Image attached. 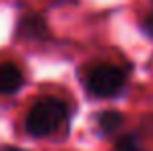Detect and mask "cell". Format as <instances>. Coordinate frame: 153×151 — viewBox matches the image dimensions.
<instances>
[{
  "label": "cell",
  "mask_w": 153,
  "mask_h": 151,
  "mask_svg": "<svg viewBox=\"0 0 153 151\" xmlns=\"http://www.w3.org/2000/svg\"><path fill=\"white\" fill-rule=\"evenodd\" d=\"M25 87V73L17 62H0V95H17Z\"/></svg>",
  "instance_id": "277c9868"
},
{
  "label": "cell",
  "mask_w": 153,
  "mask_h": 151,
  "mask_svg": "<svg viewBox=\"0 0 153 151\" xmlns=\"http://www.w3.org/2000/svg\"><path fill=\"white\" fill-rule=\"evenodd\" d=\"M126 118L120 110H103L95 116V126L102 137H116L124 126Z\"/></svg>",
  "instance_id": "5b68a950"
},
{
  "label": "cell",
  "mask_w": 153,
  "mask_h": 151,
  "mask_svg": "<svg viewBox=\"0 0 153 151\" xmlns=\"http://www.w3.org/2000/svg\"><path fill=\"white\" fill-rule=\"evenodd\" d=\"M128 85L126 68L112 64V62H100L87 68L83 77L85 91L95 100H114L124 93Z\"/></svg>",
  "instance_id": "7a4b0ae2"
},
{
  "label": "cell",
  "mask_w": 153,
  "mask_h": 151,
  "mask_svg": "<svg viewBox=\"0 0 153 151\" xmlns=\"http://www.w3.org/2000/svg\"><path fill=\"white\" fill-rule=\"evenodd\" d=\"M139 27H141V31H143L149 39H153V8L143 17V21H141V25H139Z\"/></svg>",
  "instance_id": "52a82bcc"
},
{
  "label": "cell",
  "mask_w": 153,
  "mask_h": 151,
  "mask_svg": "<svg viewBox=\"0 0 153 151\" xmlns=\"http://www.w3.org/2000/svg\"><path fill=\"white\" fill-rule=\"evenodd\" d=\"M66 120H68V103L54 95H42L29 108L23 126L29 137L46 139L54 135Z\"/></svg>",
  "instance_id": "6da1fadb"
},
{
  "label": "cell",
  "mask_w": 153,
  "mask_h": 151,
  "mask_svg": "<svg viewBox=\"0 0 153 151\" xmlns=\"http://www.w3.org/2000/svg\"><path fill=\"white\" fill-rule=\"evenodd\" d=\"M15 37L23 42H44L50 39V29L46 23V17L42 13H23L15 27Z\"/></svg>",
  "instance_id": "3957f363"
},
{
  "label": "cell",
  "mask_w": 153,
  "mask_h": 151,
  "mask_svg": "<svg viewBox=\"0 0 153 151\" xmlns=\"http://www.w3.org/2000/svg\"><path fill=\"white\" fill-rule=\"evenodd\" d=\"M0 151H27V149H23V147H15V145H2Z\"/></svg>",
  "instance_id": "ba28073f"
},
{
  "label": "cell",
  "mask_w": 153,
  "mask_h": 151,
  "mask_svg": "<svg viewBox=\"0 0 153 151\" xmlns=\"http://www.w3.org/2000/svg\"><path fill=\"white\" fill-rule=\"evenodd\" d=\"M112 151H147L143 145V139H141V132L134 130V132H124V135H118L116 141H114V147Z\"/></svg>",
  "instance_id": "8992f818"
}]
</instances>
